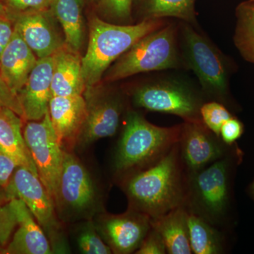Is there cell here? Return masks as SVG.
<instances>
[{
	"label": "cell",
	"mask_w": 254,
	"mask_h": 254,
	"mask_svg": "<svg viewBox=\"0 0 254 254\" xmlns=\"http://www.w3.org/2000/svg\"><path fill=\"white\" fill-rule=\"evenodd\" d=\"M188 177L179 142L154 165L124 179L128 208L156 218L185 205Z\"/></svg>",
	"instance_id": "1"
},
{
	"label": "cell",
	"mask_w": 254,
	"mask_h": 254,
	"mask_svg": "<svg viewBox=\"0 0 254 254\" xmlns=\"http://www.w3.org/2000/svg\"><path fill=\"white\" fill-rule=\"evenodd\" d=\"M181 125L156 126L143 115L130 110L120 136L114 160V169L123 180L149 168L159 161L180 141Z\"/></svg>",
	"instance_id": "2"
},
{
	"label": "cell",
	"mask_w": 254,
	"mask_h": 254,
	"mask_svg": "<svg viewBox=\"0 0 254 254\" xmlns=\"http://www.w3.org/2000/svg\"><path fill=\"white\" fill-rule=\"evenodd\" d=\"M166 18L144 20L136 24H118L98 16L92 18L82 71L86 88L100 84L108 68L138 40L163 27Z\"/></svg>",
	"instance_id": "3"
},
{
	"label": "cell",
	"mask_w": 254,
	"mask_h": 254,
	"mask_svg": "<svg viewBox=\"0 0 254 254\" xmlns=\"http://www.w3.org/2000/svg\"><path fill=\"white\" fill-rule=\"evenodd\" d=\"M186 69L179 44L178 24L168 21L148 33L118 58L103 76L106 83L140 73Z\"/></svg>",
	"instance_id": "4"
},
{
	"label": "cell",
	"mask_w": 254,
	"mask_h": 254,
	"mask_svg": "<svg viewBox=\"0 0 254 254\" xmlns=\"http://www.w3.org/2000/svg\"><path fill=\"white\" fill-rule=\"evenodd\" d=\"M179 44L186 69H190L207 100L226 104L229 96L230 63L199 28L178 23Z\"/></svg>",
	"instance_id": "5"
},
{
	"label": "cell",
	"mask_w": 254,
	"mask_h": 254,
	"mask_svg": "<svg viewBox=\"0 0 254 254\" xmlns=\"http://www.w3.org/2000/svg\"><path fill=\"white\" fill-rule=\"evenodd\" d=\"M135 107L148 111L170 114L184 122L202 121L200 110L208 101L200 88L175 76L158 77L133 89Z\"/></svg>",
	"instance_id": "6"
},
{
	"label": "cell",
	"mask_w": 254,
	"mask_h": 254,
	"mask_svg": "<svg viewBox=\"0 0 254 254\" xmlns=\"http://www.w3.org/2000/svg\"><path fill=\"white\" fill-rule=\"evenodd\" d=\"M230 159L227 155L188 177L187 210L212 225H220L230 202Z\"/></svg>",
	"instance_id": "7"
},
{
	"label": "cell",
	"mask_w": 254,
	"mask_h": 254,
	"mask_svg": "<svg viewBox=\"0 0 254 254\" xmlns=\"http://www.w3.org/2000/svg\"><path fill=\"white\" fill-rule=\"evenodd\" d=\"M11 187L15 197L24 202L46 233L53 253H66L67 242L54 202L38 175L18 166L11 179Z\"/></svg>",
	"instance_id": "8"
},
{
	"label": "cell",
	"mask_w": 254,
	"mask_h": 254,
	"mask_svg": "<svg viewBox=\"0 0 254 254\" xmlns=\"http://www.w3.org/2000/svg\"><path fill=\"white\" fill-rule=\"evenodd\" d=\"M98 193L86 167L71 151L64 150L55 208L60 219L84 217L95 209Z\"/></svg>",
	"instance_id": "9"
},
{
	"label": "cell",
	"mask_w": 254,
	"mask_h": 254,
	"mask_svg": "<svg viewBox=\"0 0 254 254\" xmlns=\"http://www.w3.org/2000/svg\"><path fill=\"white\" fill-rule=\"evenodd\" d=\"M23 134L38 177L55 205L64 150L53 129L49 113L41 120L28 121Z\"/></svg>",
	"instance_id": "10"
},
{
	"label": "cell",
	"mask_w": 254,
	"mask_h": 254,
	"mask_svg": "<svg viewBox=\"0 0 254 254\" xmlns=\"http://www.w3.org/2000/svg\"><path fill=\"white\" fill-rule=\"evenodd\" d=\"M83 95L86 102V117L77 145L84 147L116 134L125 100L118 92L108 91L100 84L88 87Z\"/></svg>",
	"instance_id": "11"
},
{
	"label": "cell",
	"mask_w": 254,
	"mask_h": 254,
	"mask_svg": "<svg viewBox=\"0 0 254 254\" xmlns=\"http://www.w3.org/2000/svg\"><path fill=\"white\" fill-rule=\"evenodd\" d=\"M179 148L187 177L227 155V145L203 121L182 124Z\"/></svg>",
	"instance_id": "12"
},
{
	"label": "cell",
	"mask_w": 254,
	"mask_h": 254,
	"mask_svg": "<svg viewBox=\"0 0 254 254\" xmlns=\"http://www.w3.org/2000/svg\"><path fill=\"white\" fill-rule=\"evenodd\" d=\"M8 15L15 31L38 59L52 56L66 46L64 35L59 29V22L51 9Z\"/></svg>",
	"instance_id": "13"
},
{
	"label": "cell",
	"mask_w": 254,
	"mask_h": 254,
	"mask_svg": "<svg viewBox=\"0 0 254 254\" xmlns=\"http://www.w3.org/2000/svg\"><path fill=\"white\" fill-rule=\"evenodd\" d=\"M150 217L128 208L119 215L105 214L97 227L113 254L136 252L150 229Z\"/></svg>",
	"instance_id": "14"
},
{
	"label": "cell",
	"mask_w": 254,
	"mask_h": 254,
	"mask_svg": "<svg viewBox=\"0 0 254 254\" xmlns=\"http://www.w3.org/2000/svg\"><path fill=\"white\" fill-rule=\"evenodd\" d=\"M50 120L63 150L71 151L77 145L86 117L83 95L53 96L49 104Z\"/></svg>",
	"instance_id": "15"
},
{
	"label": "cell",
	"mask_w": 254,
	"mask_h": 254,
	"mask_svg": "<svg viewBox=\"0 0 254 254\" xmlns=\"http://www.w3.org/2000/svg\"><path fill=\"white\" fill-rule=\"evenodd\" d=\"M54 55L38 59L27 81L18 92L24 121H38L49 110L52 94V78Z\"/></svg>",
	"instance_id": "16"
},
{
	"label": "cell",
	"mask_w": 254,
	"mask_h": 254,
	"mask_svg": "<svg viewBox=\"0 0 254 254\" xmlns=\"http://www.w3.org/2000/svg\"><path fill=\"white\" fill-rule=\"evenodd\" d=\"M18 216V226L9 243L4 249L6 254H51V244L22 200L13 198Z\"/></svg>",
	"instance_id": "17"
},
{
	"label": "cell",
	"mask_w": 254,
	"mask_h": 254,
	"mask_svg": "<svg viewBox=\"0 0 254 254\" xmlns=\"http://www.w3.org/2000/svg\"><path fill=\"white\" fill-rule=\"evenodd\" d=\"M38 60L36 55L14 30L11 41L0 58V74L18 95Z\"/></svg>",
	"instance_id": "18"
},
{
	"label": "cell",
	"mask_w": 254,
	"mask_h": 254,
	"mask_svg": "<svg viewBox=\"0 0 254 254\" xmlns=\"http://www.w3.org/2000/svg\"><path fill=\"white\" fill-rule=\"evenodd\" d=\"M54 61L52 78L53 96L83 95L86 86L80 53L65 46L55 53Z\"/></svg>",
	"instance_id": "19"
},
{
	"label": "cell",
	"mask_w": 254,
	"mask_h": 254,
	"mask_svg": "<svg viewBox=\"0 0 254 254\" xmlns=\"http://www.w3.org/2000/svg\"><path fill=\"white\" fill-rule=\"evenodd\" d=\"M24 120L9 108L0 106V146L11 157L18 166L37 170L24 138L22 127Z\"/></svg>",
	"instance_id": "20"
},
{
	"label": "cell",
	"mask_w": 254,
	"mask_h": 254,
	"mask_svg": "<svg viewBox=\"0 0 254 254\" xmlns=\"http://www.w3.org/2000/svg\"><path fill=\"white\" fill-rule=\"evenodd\" d=\"M150 225L161 235L167 254H193L189 240L187 209L185 205L150 219Z\"/></svg>",
	"instance_id": "21"
},
{
	"label": "cell",
	"mask_w": 254,
	"mask_h": 254,
	"mask_svg": "<svg viewBox=\"0 0 254 254\" xmlns=\"http://www.w3.org/2000/svg\"><path fill=\"white\" fill-rule=\"evenodd\" d=\"M50 9L63 29L66 46L80 53L84 38L81 0H53Z\"/></svg>",
	"instance_id": "22"
},
{
	"label": "cell",
	"mask_w": 254,
	"mask_h": 254,
	"mask_svg": "<svg viewBox=\"0 0 254 254\" xmlns=\"http://www.w3.org/2000/svg\"><path fill=\"white\" fill-rule=\"evenodd\" d=\"M195 0H138L141 21L176 18L199 28L195 10Z\"/></svg>",
	"instance_id": "23"
},
{
	"label": "cell",
	"mask_w": 254,
	"mask_h": 254,
	"mask_svg": "<svg viewBox=\"0 0 254 254\" xmlns=\"http://www.w3.org/2000/svg\"><path fill=\"white\" fill-rule=\"evenodd\" d=\"M187 221L189 240L193 254L223 253V237L216 226L187 209Z\"/></svg>",
	"instance_id": "24"
},
{
	"label": "cell",
	"mask_w": 254,
	"mask_h": 254,
	"mask_svg": "<svg viewBox=\"0 0 254 254\" xmlns=\"http://www.w3.org/2000/svg\"><path fill=\"white\" fill-rule=\"evenodd\" d=\"M234 43L242 58L254 64V0H245L235 11Z\"/></svg>",
	"instance_id": "25"
},
{
	"label": "cell",
	"mask_w": 254,
	"mask_h": 254,
	"mask_svg": "<svg viewBox=\"0 0 254 254\" xmlns=\"http://www.w3.org/2000/svg\"><path fill=\"white\" fill-rule=\"evenodd\" d=\"M78 250L85 254H113L109 246L105 243L97 227L91 220L82 226L76 238Z\"/></svg>",
	"instance_id": "26"
},
{
	"label": "cell",
	"mask_w": 254,
	"mask_h": 254,
	"mask_svg": "<svg viewBox=\"0 0 254 254\" xmlns=\"http://www.w3.org/2000/svg\"><path fill=\"white\" fill-rule=\"evenodd\" d=\"M200 114L205 126L219 137L222 125L233 117L225 105L215 100L205 102L200 108Z\"/></svg>",
	"instance_id": "27"
},
{
	"label": "cell",
	"mask_w": 254,
	"mask_h": 254,
	"mask_svg": "<svg viewBox=\"0 0 254 254\" xmlns=\"http://www.w3.org/2000/svg\"><path fill=\"white\" fill-rule=\"evenodd\" d=\"M13 198L0 203V247L3 250L9 243L18 226L17 213Z\"/></svg>",
	"instance_id": "28"
},
{
	"label": "cell",
	"mask_w": 254,
	"mask_h": 254,
	"mask_svg": "<svg viewBox=\"0 0 254 254\" xmlns=\"http://www.w3.org/2000/svg\"><path fill=\"white\" fill-rule=\"evenodd\" d=\"M133 0H100L99 6L105 16L118 24L131 21Z\"/></svg>",
	"instance_id": "29"
},
{
	"label": "cell",
	"mask_w": 254,
	"mask_h": 254,
	"mask_svg": "<svg viewBox=\"0 0 254 254\" xmlns=\"http://www.w3.org/2000/svg\"><path fill=\"white\" fill-rule=\"evenodd\" d=\"M9 14L40 11L51 8L53 0H4Z\"/></svg>",
	"instance_id": "30"
},
{
	"label": "cell",
	"mask_w": 254,
	"mask_h": 254,
	"mask_svg": "<svg viewBox=\"0 0 254 254\" xmlns=\"http://www.w3.org/2000/svg\"><path fill=\"white\" fill-rule=\"evenodd\" d=\"M18 165L14 159L0 146V189L9 191L14 198L11 191V182L15 170Z\"/></svg>",
	"instance_id": "31"
},
{
	"label": "cell",
	"mask_w": 254,
	"mask_h": 254,
	"mask_svg": "<svg viewBox=\"0 0 254 254\" xmlns=\"http://www.w3.org/2000/svg\"><path fill=\"white\" fill-rule=\"evenodd\" d=\"M151 226V225H150ZM135 254H165L166 247L161 235L155 229L150 227L149 231L143 239L141 245Z\"/></svg>",
	"instance_id": "32"
},
{
	"label": "cell",
	"mask_w": 254,
	"mask_h": 254,
	"mask_svg": "<svg viewBox=\"0 0 254 254\" xmlns=\"http://www.w3.org/2000/svg\"><path fill=\"white\" fill-rule=\"evenodd\" d=\"M0 106L5 107L13 110L23 120L22 107L18 95L6 84L1 74H0Z\"/></svg>",
	"instance_id": "33"
},
{
	"label": "cell",
	"mask_w": 254,
	"mask_h": 254,
	"mask_svg": "<svg viewBox=\"0 0 254 254\" xmlns=\"http://www.w3.org/2000/svg\"><path fill=\"white\" fill-rule=\"evenodd\" d=\"M244 125L237 118L229 119L220 128V137L227 145H232L242 136Z\"/></svg>",
	"instance_id": "34"
},
{
	"label": "cell",
	"mask_w": 254,
	"mask_h": 254,
	"mask_svg": "<svg viewBox=\"0 0 254 254\" xmlns=\"http://www.w3.org/2000/svg\"><path fill=\"white\" fill-rule=\"evenodd\" d=\"M14 32V23L8 14L0 13V58Z\"/></svg>",
	"instance_id": "35"
},
{
	"label": "cell",
	"mask_w": 254,
	"mask_h": 254,
	"mask_svg": "<svg viewBox=\"0 0 254 254\" xmlns=\"http://www.w3.org/2000/svg\"><path fill=\"white\" fill-rule=\"evenodd\" d=\"M7 200L8 196L6 191L0 189V203H4V202L7 201Z\"/></svg>",
	"instance_id": "36"
},
{
	"label": "cell",
	"mask_w": 254,
	"mask_h": 254,
	"mask_svg": "<svg viewBox=\"0 0 254 254\" xmlns=\"http://www.w3.org/2000/svg\"><path fill=\"white\" fill-rule=\"evenodd\" d=\"M0 13L1 14H8L7 9H6V6L3 3L0 1Z\"/></svg>",
	"instance_id": "37"
},
{
	"label": "cell",
	"mask_w": 254,
	"mask_h": 254,
	"mask_svg": "<svg viewBox=\"0 0 254 254\" xmlns=\"http://www.w3.org/2000/svg\"><path fill=\"white\" fill-rule=\"evenodd\" d=\"M251 192H252V195H253L254 197V181L253 183H252V186H251Z\"/></svg>",
	"instance_id": "38"
},
{
	"label": "cell",
	"mask_w": 254,
	"mask_h": 254,
	"mask_svg": "<svg viewBox=\"0 0 254 254\" xmlns=\"http://www.w3.org/2000/svg\"><path fill=\"white\" fill-rule=\"evenodd\" d=\"M0 254H4V250L0 247Z\"/></svg>",
	"instance_id": "39"
},
{
	"label": "cell",
	"mask_w": 254,
	"mask_h": 254,
	"mask_svg": "<svg viewBox=\"0 0 254 254\" xmlns=\"http://www.w3.org/2000/svg\"><path fill=\"white\" fill-rule=\"evenodd\" d=\"M92 1H99L100 0H91Z\"/></svg>",
	"instance_id": "40"
}]
</instances>
